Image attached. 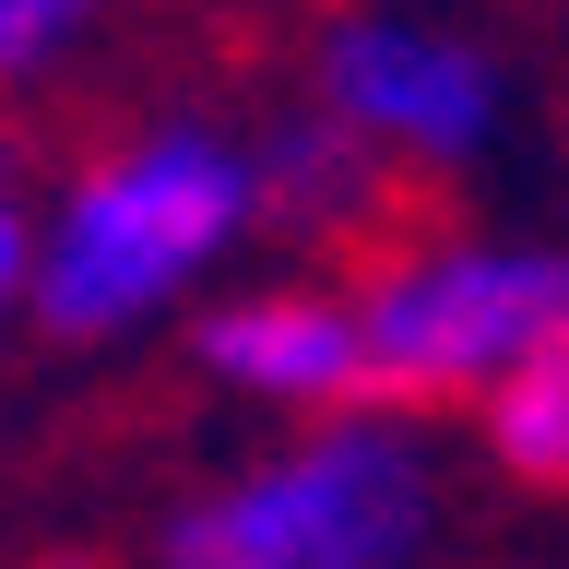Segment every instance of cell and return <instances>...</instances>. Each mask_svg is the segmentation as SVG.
Segmentation results:
<instances>
[{
    "instance_id": "obj_1",
    "label": "cell",
    "mask_w": 569,
    "mask_h": 569,
    "mask_svg": "<svg viewBox=\"0 0 569 569\" xmlns=\"http://www.w3.org/2000/svg\"><path fill=\"white\" fill-rule=\"evenodd\" d=\"M249 213H261V154L202 119H154L60 190L36 238V309L60 332H131L249 238Z\"/></svg>"
},
{
    "instance_id": "obj_2",
    "label": "cell",
    "mask_w": 569,
    "mask_h": 569,
    "mask_svg": "<svg viewBox=\"0 0 569 569\" xmlns=\"http://www.w3.org/2000/svg\"><path fill=\"white\" fill-rule=\"evenodd\" d=\"M439 533V475L403 416H332L261 475L178 510L154 569H416Z\"/></svg>"
},
{
    "instance_id": "obj_3",
    "label": "cell",
    "mask_w": 569,
    "mask_h": 569,
    "mask_svg": "<svg viewBox=\"0 0 569 569\" xmlns=\"http://www.w3.org/2000/svg\"><path fill=\"white\" fill-rule=\"evenodd\" d=\"M356 320H368L380 403H462V391L487 403L522 356L569 345V261L558 249H487V238L368 249Z\"/></svg>"
},
{
    "instance_id": "obj_4",
    "label": "cell",
    "mask_w": 569,
    "mask_h": 569,
    "mask_svg": "<svg viewBox=\"0 0 569 569\" xmlns=\"http://www.w3.org/2000/svg\"><path fill=\"white\" fill-rule=\"evenodd\" d=\"M309 96L345 119L356 142H380V154H416V167H451L475 154L498 119V71L462 48V36L416 24V12H345V24L320 36V71Z\"/></svg>"
},
{
    "instance_id": "obj_5",
    "label": "cell",
    "mask_w": 569,
    "mask_h": 569,
    "mask_svg": "<svg viewBox=\"0 0 569 569\" xmlns=\"http://www.w3.org/2000/svg\"><path fill=\"white\" fill-rule=\"evenodd\" d=\"M202 368L261 403H380L368 391V320L345 284H261L202 320Z\"/></svg>"
},
{
    "instance_id": "obj_6",
    "label": "cell",
    "mask_w": 569,
    "mask_h": 569,
    "mask_svg": "<svg viewBox=\"0 0 569 569\" xmlns=\"http://www.w3.org/2000/svg\"><path fill=\"white\" fill-rule=\"evenodd\" d=\"M475 427H487L498 475H522V487H569V345L522 356V368L475 403Z\"/></svg>"
},
{
    "instance_id": "obj_7",
    "label": "cell",
    "mask_w": 569,
    "mask_h": 569,
    "mask_svg": "<svg viewBox=\"0 0 569 569\" xmlns=\"http://www.w3.org/2000/svg\"><path fill=\"white\" fill-rule=\"evenodd\" d=\"M107 0H0V83H36V71H60L83 36H96Z\"/></svg>"
},
{
    "instance_id": "obj_8",
    "label": "cell",
    "mask_w": 569,
    "mask_h": 569,
    "mask_svg": "<svg viewBox=\"0 0 569 569\" xmlns=\"http://www.w3.org/2000/svg\"><path fill=\"white\" fill-rule=\"evenodd\" d=\"M36 284V226H24V202H12V178H0V309Z\"/></svg>"
}]
</instances>
